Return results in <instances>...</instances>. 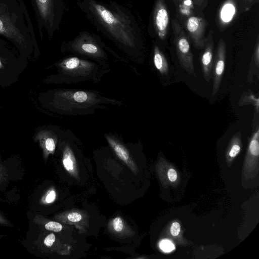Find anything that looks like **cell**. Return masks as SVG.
Here are the masks:
<instances>
[{
  "instance_id": "obj_26",
  "label": "cell",
  "mask_w": 259,
  "mask_h": 259,
  "mask_svg": "<svg viewBox=\"0 0 259 259\" xmlns=\"http://www.w3.org/2000/svg\"><path fill=\"white\" fill-rule=\"evenodd\" d=\"M56 198V193L54 190L50 191L46 197L45 200L47 203H51Z\"/></svg>"
},
{
  "instance_id": "obj_1",
  "label": "cell",
  "mask_w": 259,
  "mask_h": 259,
  "mask_svg": "<svg viewBox=\"0 0 259 259\" xmlns=\"http://www.w3.org/2000/svg\"><path fill=\"white\" fill-rule=\"evenodd\" d=\"M89 21L120 50L128 59L138 63L144 50L143 34L132 12L113 0H77Z\"/></svg>"
},
{
  "instance_id": "obj_13",
  "label": "cell",
  "mask_w": 259,
  "mask_h": 259,
  "mask_svg": "<svg viewBox=\"0 0 259 259\" xmlns=\"http://www.w3.org/2000/svg\"><path fill=\"white\" fill-rule=\"evenodd\" d=\"M152 60L156 69L161 75H167L169 67L167 61L159 47L155 44L153 45Z\"/></svg>"
},
{
  "instance_id": "obj_3",
  "label": "cell",
  "mask_w": 259,
  "mask_h": 259,
  "mask_svg": "<svg viewBox=\"0 0 259 259\" xmlns=\"http://www.w3.org/2000/svg\"><path fill=\"white\" fill-rule=\"evenodd\" d=\"M56 72L46 79L50 83H97L111 71L110 65L73 55H67L54 64Z\"/></svg>"
},
{
  "instance_id": "obj_17",
  "label": "cell",
  "mask_w": 259,
  "mask_h": 259,
  "mask_svg": "<svg viewBox=\"0 0 259 259\" xmlns=\"http://www.w3.org/2000/svg\"><path fill=\"white\" fill-rule=\"evenodd\" d=\"M237 13H241L249 11L251 7L258 3L259 0H232Z\"/></svg>"
},
{
  "instance_id": "obj_4",
  "label": "cell",
  "mask_w": 259,
  "mask_h": 259,
  "mask_svg": "<svg viewBox=\"0 0 259 259\" xmlns=\"http://www.w3.org/2000/svg\"><path fill=\"white\" fill-rule=\"evenodd\" d=\"M0 36L22 46L35 38L22 0H0Z\"/></svg>"
},
{
  "instance_id": "obj_24",
  "label": "cell",
  "mask_w": 259,
  "mask_h": 259,
  "mask_svg": "<svg viewBox=\"0 0 259 259\" xmlns=\"http://www.w3.org/2000/svg\"><path fill=\"white\" fill-rule=\"evenodd\" d=\"M195 6L205 8L207 5L208 0H190Z\"/></svg>"
},
{
  "instance_id": "obj_28",
  "label": "cell",
  "mask_w": 259,
  "mask_h": 259,
  "mask_svg": "<svg viewBox=\"0 0 259 259\" xmlns=\"http://www.w3.org/2000/svg\"><path fill=\"white\" fill-rule=\"evenodd\" d=\"M9 224V221L0 213V225L8 226Z\"/></svg>"
},
{
  "instance_id": "obj_22",
  "label": "cell",
  "mask_w": 259,
  "mask_h": 259,
  "mask_svg": "<svg viewBox=\"0 0 259 259\" xmlns=\"http://www.w3.org/2000/svg\"><path fill=\"white\" fill-rule=\"evenodd\" d=\"M68 219L72 222H79L81 219V215L78 212H71L68 214Z\"/></svg>"
},
{
  "instance_id": "obj_23",
  "label": "cell",
  "mask_w": 259,
  "mask_h": 259,
  "mask_svg": "<svg viewBox=\"0 0 259 259\" xmlns=\"http://www.w3.org/2000/svg\"><path fill=\"white\" fill-rule=\"evenodd\" d=\"M180 231V225L177 222L174 223L170 228L171 234L175 236L178 235Z\"/></svg>"
},
{
  "instance_id": "obj_16",
  "label": "cell",
  "mask_w": 259,
  "mask_h": 259,
  "mask_svg": "<svg viewBox=\"0 0 259 259\" xmlns=\"http://www.w3.org/2000/svg\"><path fill=\"white\" fill-rule=\"evenodd\" d=\"M251 104L254 107L256 114L259 112V99L258 96L253 94L251 91L244 92L240 97L238 105L240 106Z\"/></svg>"
},
{
  "instance_id": "obj_10",
  "label": "cell",
  "mask_w": 259,
  "mask_h": 259,
  "mask_svg": "<svg viewBox=\"0 0 259 259\" xmlns=\"http://www.w3.org/2000/svg\"><path fill=\"white\" fill-rule=\"evenodd\" d=\"M226 62V46L224 40L220 38L218 41L212 67V95H215L220 89L225 71Z\"/></svg>"
},
{
  "instance_id": "obj_15",
  "label": "cell",
  "mask_w": 259,
  "mask_h": 259,
  "mask_svg": "<svg viewBox=\"0 0 259 259\" xmlns=\"http://www.w3.org/2000/svg\"><path fill=\"white\" fill-rule=\"evenodd\" d=\"M236 13V10L232 0H227L222 6L220 17L222 21L229 22Z\"/></svg>"
},
{
  "instance_id": "obj_8",
  "label": "cell",
  "mask_w": 259,
  "mask_h": 259,
  "mask_svg": "<svg viewBox=\"0 0 259 259\" xmlns=\"http://www.w3.org/2000/svg\"><path fill=\"white\" fill-rule=\"evenodd\" d=\"M171 25L179 63L188 74H193L195 72L193 55L191 49L190 39L177 18L171 20Z\"/></svg>"
},
{
  "instance_id": "obj_21",
  "label": "cell",
  "mask_w": 259,
  "mask_h": 259,
  "mask_svg": "<svg viewBox=\"0 0 259 259\" xmlns=\"http://www.w3.org/2000/svg\"><path fill=\"white\" fill-rule=\"evenodd\" d=\"M55 241V236L53 233L48 235L44 239V243L48 247L51 246Z\"/></svg>"
},
{
  "instance_id": "obj_11",
  "label": "cell",
  "mask_w": 259,
  "mask_h": 259,
  "mask_svg": "<svg viewBox=\"0 0 259 259\" xmlns=\"http://www.w3.org/2000/svg\"><path fill=\"white\" fill-rule=\"evenodd\" d=\"M62 130L60 127L54 126L41 130L36 133L35 140L39 143L45 157L55 151Z\"/></svg>"
},
{
  "instance_id": "obj_2",
  "label": "cell",
  "mask_w": 259,
  "mask_h": 259,
  "mask_svg": "<svg viewBox=\"0 0 259 259\" xmlns=\"http://www.w3.org/2000/svg\"><path fill=\"white\" fill-rule=\"evenodd\" d=\"M45 96L47 108L62 116L91 115L99 110L108 109L109 106L124 105L120 100L92 89H57L47 92Z\"/></svg>"
},
{
  "instance_id": "obj_19",
  "label": "cell",
  "mask_w": 259,
  "mask_h": 259,
  "mask_svg": "<svg viewBox=\"0 0 259 259\" xmlns=\"http://www.w3.org/2000/svg\"><path fill=\"white\" fill-rule=\"evenodd\" d=\"M160 248L164 252H168L175 248L173 243L168 240H163L159 243Z\"/></svg>"
},
{
  "instance_id": "obj_18",
  "label": "cell",
  "mask_w": 259,
  "mask_h": 259,
  "mask_svg": "<svg viewBox=\"0 0 259 259\" xmlns=\"http://www.w3.org/2000/svg\"><path fill=\"white\" fill-rule=\"evenodd\" d=\"M45 228L49 231H52L54 232H60L62 229V225L56 222L51 221L47 223L45 226Z\"/></svg>"
},
{
  "instance_id": "obj_29",
  "label": "cell",
  "mask_w": 259,
  "mask_h": 259,
  "mask_svg": "<svg viewBox=\"0 0 259 259\" xmlns=\"http://www.w3.org/2000/svg\"><path fill=\"white\" fill-rule=\"evenodd\" d=\"M2 67V62H1V61L0 59V68H1Z\"/></svg>"
},
{
  "instance_id": "obj_27",
  "label": "cell",
  "mask_w": 259,
  "mask_h": 259,
  "mask_svg": "<svg viewBox=\"0 0 259 259\" xmlns=\"http://www.w3.org/2000/svg\"><path fill=\"white\" fill-rule=\"evenodd\" d=\"M168 177L169 180L171 182H174L177 178V172L174 169H170L168 171Z\"/></svg>"
},
{
  "instance_id": "obj_7",
  "label": "cell",
  "mask_w": 259,
  "mask_h": 259,
  "mask_svg": "<svg viewBox=\"0 0 259 259\" xmlns=\"http://www.w3.org/2000/svg\"><path fill=\"white\" fill-rule=\"evenodd\" d=\"M188 5L182 6L179 12V21L194 47L197 49H201L204 44L205 32L208 25L203 16L190 10Z\"/></svg>"
},
{
  "instance_id": "obj_9",
  "label": "cell",
  "mask_w": 259,
  "mask_h": 259,
  "mask_svg": "<svg viewBox=\"0 0 259 259\" xmlns=\"http://www.w3.org/2000/svg\"><path fill=\"white\" fill-rule=\"evenodd\" d=\"M169 15L164 0H155L151 16V27L154 34L161 40L167 36Z\"/></svg>"
},
{
  "instance_id": "obj_25",
  "label": "cell",
  "mask_w": 259,
  "mask_h": 259,
  "mask_svg": "<svg viewBox=\"0 0 259 259\" xmlns=\"http://www.w3.org/2000/svg\"><path fill=\"white\" fill-rule=\"evenodd\" d=\"M7 177V174L6 168L0 164V183L5 181Z\"/></svg>"
},
{
  "instance_id": "obj_5",
  "label": "cell",
  "mask_w": 259,
  "mask_h": 259,
  "mask_svg": "<svg viewBox=\"0 0 259 259\" xmlns=\"http://www.w3.org/2000/svg\"><path fill=\"white\" fill-rule=\"evenodd\" d=\"M60 51L67 55L78 56L105 65H110L108 53H110L134 71L133 66L128 61L107 46L99 36L88 31H81L72 39L63 42Z\"/></svg>"
},
{
  "instance_id": "obj_20",
  "label": "cell",
  "mask_w": 259,
  "mask_h": 259,
  "mask_svg": "<svg viewBox=\"0 0 259 259\" xmlns=\"http://www.w3.org/2000/svg\"><path fill=\"white\" fill-rule=\"evenodd\" d=\"M113 227L114 229L117 232H120L122 230L123 225L120 218L117 217L113 220Z\"/></svg>"
},
{
  "instance_id": "obj_12",
  "label": "cell",
  "mask_w": 259,
  "mask_h": 259,
  "mask_svg": "<svg viewBox=\"0 0 259 259\" xmlns=\"http://www.w3.org/2000/svg\"><path fill=\"white\" fill-rule=\"evenodd\" d=\"M213 31L210 30L205 38L204 44L200 54V63L203 77L209 82L212 78V67L214 59V42Z\"/></svg>"
},
{
  "instance_id": "obj_14",
  "label": "cell",
  "mask_w": 259,
  "mask_h": 259,
  "mask_svg": "<svg viewBox=\"0 0 259 259\" xmlns=\"http://www.w3.org/2000/svg\"><path fill=\"white\" fill-rule=\"evenodd\" d=\"M259 69V37H257L255 44L250 64L247 81L249 83L252 82L254 76L258 77Z\"/></svg>"
},
{
  "instance_id": "obj_6",
  "label": "cell",
  "mask_w": 259,
  "mask_h": 259,
  "mask_svg": "<svg viewBox=\"0 0 259 259\" xmlns=\"http://www.w3.org/2000/svg\"><path fill=\"white\" fill-rule=\"evenodd\" d=\"M40 33L42 29L50 38L59 29L64 10L63 0H34Z\"/></svg>"
}]
</instances>
